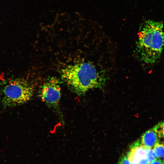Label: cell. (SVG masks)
Segmentation results:
<instances>
[{"label":"cell","mask_w":164,"mask_h":164,"mask_svg":"<svg viewBox=\"0 0 164 164\" xmlns=\"http://www.w3.org/2000/svg\"><path fill=\"white\" fill-rule=\"evenodd\" d=\"M63 80L73 91L83 95L90 89L102 88L104 77L90 62L83 61L66 66L61 71Z\"/></svg>","instance_id":"cell-1"},{"label":"cell","mask_w":164,"mask_h":164,"mask_svg":"<svg viewBox=\"0 0 164 164\" xmlns=\"http://www.w3.org/2000/svg\"><path fill=\"white\" fill-rule=\"evenodd\" d=\"M163 24L149 20L142 25L138 33L136 51L142 61L149 64L160 58L164 44Z\"/></svg>","instance_id":"cell-2"},{"label":"cell","mask_w":164,"mask_h":164,"mask_svg":"<svg viewBox=\"0 0 164 164\" xmlns=\"http://www.w3.org/2000/svg\"><path fill=\"white\" fill-rule=\"evenodd\" d=\"M34 89L26 80L18 78L0 82V104L4 108L19 106L29 101Z\"/></svg>","instance_id":"cell-3"},{"label":"cell","mask_w":164,"mask_h":164,"mask_svg":"<svg viewBox=\"0 0 164 164\" xmlns=\"http://www.w3.org/2000/svg\"><path fill=\"white\" fill-rule=\"evenodd\" d=\"M61 87L56 78H48L42 85L39 96L42 101L49 106L56 108L58 106L61 97Z\"/></svg>","instance_id":"cell-4"},{"label":"cell","mask_w":164,"mask_h":164,"mask_svg":"<svg viewBox=\"0 0 164 164\" xmlns=\"http://www.w3.org/2000/svg\"><path fill=\"white\" fill-rule=\"evenodd\" d=\"M127 157L130 163L137 164L142 159L148 158L147 149L137 141L132 145Z\"/></svg>","instance_id":"cell-5"},{"label":"cell","mask_w":164,"mask_h":164,"mask_svg":"<svg viewBox=\"0 0 164 164\" xmlns=\"http://www.w3.org/2000/svg\"><path fill=\"white\" fill-rule=\"evenodd\" d=\"M159 142V137L152 129L147 131L142 135L141 144L146 149H152Z\"/></svg>","instance_id":"cell-6"},{"label":"cell","mask_w":164,"mask_h":164,"mask_svg":"<svg viewBox=\"0 0 164 164\" xmlns=\"http://www.w3.org/2000/svg\"><path fill=\"white\" fill-rule=\"evenodd\" d=\"M153 150L156 158H160L164 155V144L158 142L153 147Z\"/></svg>","instance_id":"cell-7"},{"label":"cell","mask_w":164,"mask_h":164,"mask_svg":"<svg viewBox=\"0 0 164 164\" xmlns=\"http://www.w3.org/2000/svg\"><path fill=\"white\" fill-rule=\"evenodd\" d=\"M152 129L159 138H164V121L157 124Z\"/></svg>","instance_id":"cell-8"},{"label":"cell","mask_w":164,"mask_h":164,"mask_svg":"<svg viewBox=\"0 0 164 164\" xmlns=\"http://www.w3.org/2000/svg\"><path fill=\"white\" fill-rule=\"evenodd\" d=\"M147 155L149 163L156 159L152 149H147Z\"/></svg>","instance_id":"cell-9"},{"label":"cell","mask_w":164,"mask_h":164,"mask_svg":"<svg viewBox=\"0 0 164 164\" xmlns=\"http://www.w3.org/2000/svg\"><path fill=\"white\" fill-rule=\"evenodd\" d=\"M118 164H130V162L127 157L124 156L121 159Z\"/></svg>","instance_id":"cell-10"},{"label":"cell","mask_w":164,"mask_h":164,"mask_svg":"<svg viewBox=\"0 0 164 164\" xmlns=\"http://www.w3.org/2000/svg\"><path fill=\"white\" fill-rule=\"evenodd\" d=\"M149 164H163L162 161L160 159H156L152 161Z\"/></svg>","instance_id":"cell-11"},{"label":"cell","mask_w":164,"mask_h":164,"mask_svg":"<svg viewBox=\"0 0 164 164\" xmlns=\"http://www.w3.org/2000/svg\"><path fill=\"white\" fill-rule=\"evenodd\" d=\"M162 157V162L163 164H164V155Z\"/></svg>","instance_id":"cell-12"},{"label":"cell","mask_w":164,"mask_h":164,"mask_svg":"<svg viewBox=\"0 0 164 164\" xmlns=\"http://www.w3.org/2000/svg\"><path fill=\"white\" fill-rule=\"evenodd\" d=\"M130 164H134L132 163H130Z\"/></svg>","instance_id":"cell-13"}]
</instances>
